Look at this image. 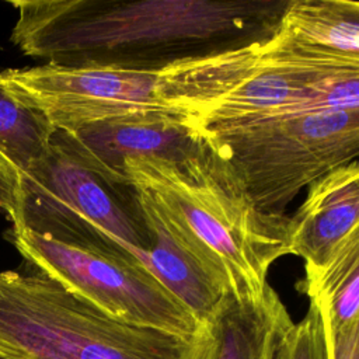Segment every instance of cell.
I'll list each match as a JSON object with an SVG mask.
<instances>
[{
	"instance_id": "obj_1",
	"label": "cell",
	"mask_w": 359,
	"mask_h": 359,
	"mask_svg": "<svg viewBox=\"0 0 359 359\" xmlns=\"http://www.w3.org/2000/svg\"><path fill=\"white\" fill-rule=\"evenodd\" d=\"M290 0H18L11 42L70 67L160 72L268 39Z\"/></svg>"
},
{
	"instance_id": "obj_2",
	"label": "cell",
	"mask_w": 359,
	"mask_h": 359,
	"mask_svg": "<svg viewBox=\"0 0 359 359\" xmlns=\"http://www.w3.org/2000/svg\"><path fill=\"white\" fill-rule=\"evenodd\" d=\"M123 172L132 188L149 192L188 227L236 294L262 293L271 265L290 254L289 216L259 209L208 139L181 160L129 158Z\"/></svg>"
},
{
	"instance_id": "obj_3",
	"label": "cell",
	"mask_w": 359,
	"mask_h": 359,
	"mask_svg": "<svg viewBox=\"0 0 359 359\" xmlns=\"http://www.w3.org/2000/svg\"><path fill=\"white\" fill-rule=\"evenodd\" d=\"M191 338L121 321L52 278L0 272V348L20 359H185Z\"/></svg>"
},
{
	"instance_id": "obj_4",
	"label": "cell",
	"mask_w": 359,
	"mask_h": 359,
	"mask_svg": "<svg viewBox=\"0 0 359 359\" xmlns=\"http://www.w3.org/2000/svg\"><path fill=\"white\" fill-rule=\"evenodd\" d=\"M21 182L18 229L144 264L149 236L136 191L97 170L66 132L53 133L45 153L21 172Z\"/></svg>"
},
{
	"instance_id": "obj_5",
	"label": "cell",
	"mask_w": 359,
	"mask_h": 359,
	"mask_svg": "<svg viewBox=\"0 0 359 359\" xmlns=\"http://www.w3.org/2000/svg\"><path fill=\"white\" fill-rule=\"evenodd\" d=\"M195 126L227 158L257 206L271 213H283L303 188L359 160V111H318Z\"/></svg>"
},
{
	"instance_id": "obj_6",
	"label": "cell",
	"mask_w": 359,
	"mask_h": 359,
	"mask_svg": "<svg viewBox=\"0 0 359 359\" xmlns=\"http://www.w3.org/2000/svg\"><path fill=\"white\" fill-rule=\"evenodd\" d=\"M10 241L35 271L107 314L140 327L192 338L199 321L137 259L90 251L11 227Z\"/></svg>"
},
{
	"instance_id": "obj_7",
	"label": "cell",
	"mask_w": 359,
	"mask_h": 359,
	"mask_svg": "<svg viewBox=\"0 0 359 359\" xmlns=\"http://www.w3.org/2000/svg\"><path fill=\"white\" fill-rule=\"evenodd\" d=\"M157 76L158 72L52 63L0 72L14 97L65 132L130 114L174 111L157 95Z\"/></svg>"
},
{
	"instance_id": "obj_8",
	"label": "cell",
	"mask_w": 359,
	"mask_h": 359,
	"mask_svg": "<svg viewBox=\"0 0 359 359\" xmlns=\"http://www.w3.org/2000/svg\"><path fill=\"white\" fill-rule=\"evenodd\" d=\"M135 191L149 236L144 265L201 323L230 292L229 278L175 215L149 192Z\"/></svg>"
},
{
	"instance_id": "obj_9",
	"label": "cell",
	"mask_w": 359,
	"mask_h": 359,
	"mask_svg": "<svg viewBox=\"0 0 359 359\" xmlns=\"http://www.w3.org/2000/svg\"><path fill=\"white\" fill-rule=\"evenodd\" d=\"M66 133L97 170L125 185H129L123 172L126 160H181L199 150L206 140L185 115L175 111L123 115Z\"/></svg>"
},
{
	"instance_id": "obj_10",
	"label": "cell",
	"mask_w": 359,
	"mask_h": 359,
	"mask_svg": "<svg viewBox=\"0 0 359 359\" xmlns=\"http://www.w3.org/2000/svg\"><path fill=\"white\" fill-rule=\"evenodd\" d=\"M293 324L269 285L259 294L227 292L199 323L185 359H273Z\"/></svg>"
},
{
	"instance_id": "obj_11",
	"label": "cell",
	"mask_w": 359,
	"mask_h": 359,
	"mask_svg": "<svg viewBox=\"0 0 359 359\" xmlns=\"http://www.w3.org/2000/svg\"><path fill=\"white\" fill-rule=\"evenodd\" d=\"M359 224V160L341 165L307 187L289 217V251L304 262V275L320 269Z\"/></svg>"
},
{
	"instance_id": "obj_12",
	"label": "cell",
	"mask_w": 359,
	"mask_h": 359,
	"mask_svg": "<svg viewBox=\"0 0 359 359\" xmlns=\"http://www.w3.org/2000/svg\"><path fill=\"white\" fill-rule=\"evenodd\" d=\"M276 34L294 45L359 62V1L290 0Z\"/></svg>"
},
{
	"instance_id": "obj_13",
	"label": "cell",
	"mask_w": 359,
	"mask_h": 359,
	"mask_svg": "<svg viewBox=\"0 0 359 359\" xmlns=\"http://www.w3.org/2000/svg\"><path fill=\"white\" fill-rule=\"evenodd\" d=\"M297 289L320 307L331 334L359 313V224L335 247L327 262L304 275Z\"/></svg>"
},
{
	"instance_id": "obj_14",
	"label": "cell",
	"mask_w": 359,
	"mask_h": 359,
	"mask_svg": "<svg viewBox=\"0 0 359 359\" xmlns=\"http://www.w3.org/2000/svg\"><path fill=\"white\" fill-rule=\"evenodd\" d=\"M55 132L43 114L14 97L0 79V153L20 172L45 153Z\"/></svg>"
},
{
	"instance_id": "obj_15",
	"label": "cell",
	"mask_w": 359,
	"mask_h": 359,
	"mask_svg": "<svg viewBox=\"0 0 359 359\" xmlns=\"http://www.w3.org/2000/svg\"><path fill=\"white\" fill-rule=\"evenodd\" d=\"M273 359H332L330 332L323 311L314 303L289 330Z\"/></svg>"
},
{
	"instance_id": "obj_16",
	"label": "cell",
	"mask_w": 359,
	"mask_h": 359,
	"mask_svg": "<svg viewBox=\"0 0 359 359\" xmlns=\"http://www.w3.org/2000/svg\"><path fill=\"white\" fill-rule=\"evenodd\" d=\"M0 209L11 219L13 227L22 224V182L18 168L0 153Z\"/></svg>"
},
{
	"instance_id": "obj_17",
	"label": "cell",
	"mask_w": 359,
	"mask_h": 359,
	"mask_svg": "<svg viewBox=\"0 0 359 359\" xmlns=\"http://www.w3.org/2000/svg\"><path fill=\"white\" fill-rule=\"evenodd\" d=\"M330 342L332 359H359V313L342 330L330 332Z\"/></svg>"
},
{
	"instance_id": "obj_18",
	"label": "cell",
	"mask_w": 359,
	"mask_h": 359,
	"mask_svg": "<svg viewBox=\"0 0 359 359\" xmlns=\"http://www.w3.org/2000/svg\"><path fill=\"white\" fill-rule=\"evenodd\" d=\"M0 359H20V358L15 356V355H13V353H10L8 351L0 348Z\"/></svg>"
}]
</instances>
